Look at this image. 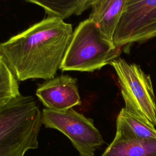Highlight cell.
<instances>
[{
    "instance_id": "5",
    "label": "cell",
    "mask_w": 156,
    "mask_h": 156,
    "mask_svg": "<svg viewBox=\"0 0 156 156\" xmlns=\"http://www.w3.org/2000/svg\"><path fill=\"white\" fill-rule=\"evenodd\" d=\"M41 121L46 127L56 129L66 136L80 156H94L104 143L93 119L73 108L63 111L43 108Z\"/></svg>"
},
{
    "instance_id": "9",
    "label": "cell",
    "mask_w": 156,
    "mask_h": 156,
    "mask_svg": "<svg viewBox=\"0 0 156 156\" xmlns=\"http://www.w3.org/2000/svg\"><path fill=\"white\" fill-rule=\"evenodd\" d=\"M115 137L156 139V129L152 124L131 115L122 108L117 116Z\"/></svg>"
},
{
    "instance_id": "6",
    "label": "cell",
    "mask_w": 156,
    "mask_h": 156,
    "mask_svg": "<svg viewBox=\"0 0 156 156\" xmlns=\"http://www.w3.org/2000/svg\"><path fill=\"white\" fill-rule=\"evenodd\" d=\"M156 37V0H126L113 43L118 47Z\"/></svg>"
},
{
    "instance_id": "11",
    "label": "cell",
    "mask_w": 156,
    "mask_h": 156,
    "mask_svg": "<svg viewBox=\"0 0 156 156\" xmlns=\"http://www.w3.org/2000/svg\"><path fill=\"white\" fill-rule=\"evenodd\" d=\"M94 0L73 1H37L26 0L42 7L48 17L58 18L62 20L71 15H80L84 11L91 7Z\"/></svg>"
},
{
    "instance_id": "8",
    "label": "cell",
    "mask_w": 156,
    "mask_h": 156,
    "mask_svg": "<svg viewBox=\"0 0 156 156\" xmlns=\"http://www.w3.org/2000/svg\"><path fill=\"white\" fill-rule=\"evenodd\" d=\"M126 0H94L89 19L93 21L102 34L113 41L117 25Z\"/></svg>"
},
{
    "instance_id": "3",
    "label": "cell",
    "mask_w": 156,
    "mask_h": 156,
    "mask_svg": "<svg viewBox=\"0 0 156 156\" xmlns=\"http://www.w3.org/2000/svg\"><path fill=\"white\" fill-rule=\"evenodd\" d=\"M121 53V48L116 46L88 18L73 31L60 69L62 71L93 72L110 64Z\"/></svg>"
},
{
    "instance_id": "12",
    "label": "cell",
    "mask_w": 156,
    "mask_h": 156,
    "mask_svg": "<svg viewBox=\"0 0 156 156\" xmlns=\"http://www.w3.org/2000/svg\"><path fill=\"white\" fill-rule=\"evenodd\" d=\"M21 95L17 79L0 53V104Z\"/></svg>"
},
{
    "instance_id": "2",
    "label": "cell",
    "mask_w": 156,
    "mask_h": 156,
    "mask_svg": "<svg viewBox=\"0 0 156 156\" xmlns=\"http://www.w3.org/2000/svg\"><path fill=\"white\" fill-rule=\"evenodd\" d=\"M41 112L31 96H19L0 107V156H24L38 147Z\"/></svg>"
},
{
    "instance_id": "7",
    "label": "cell",
    "mask_w": 156,
    "mask_h": 156,
    "mask_svg": "<svg viewBox=\"0 0 156 156\" xmlns=\"http://www.w3.org/2000/svg\"><path fill=\"white\" fill-rule=\"evenodd\" d=\"M35 94L48 109L63 111L81 104L77 79L62 74L39 84Z\"/></svg>"
},
{
    "instance_id": "1",
    "label": "cell",
    "mask_w": 156,
    "mask_h": 156,
    "mask_svg": "<svg viewBox=\"0 0 156 156\" xmlns=\"http://www.w3.org/2000/svg\"><path fill=\"white\" fill-rule=\"evenodd\" d=\"M73 34L63 20L47 17L0 43V53L18 81L55 77Z\"/></svg>"
},
{
    "instance_id": "10",
    "label": "cell",
    "mask_w": 156,
    "mask_h": 156,
    "mask_svg": "<svg viewBox=\"0 0 156 156\" xmlns=\"http://www.w3.org/2000/svg\"><path fill=\"white\" fill-rule=\"evenodd\" d=\"M101 156H156V139L115 137Z\"/></svg>"
},
{
    "instance_id": "4",
    "label": "cell",
    "mask_w": 156,
    "mask_h": 156,
    "mask_svg": "<svg viewBox=\"0 0 156 156\" xmlns=\"http://www.w3.org/2000/svg\"><path fill=\"white\" fill-rule=\"evenodd\" d=\"M114 68L124 101V109L156 127V97L151 78L140 65L120 57L110 64Z\"/></svg>"
},
{
    "instance_id": "13",
    "label": "cell",
    "mask_w": 156,
    "mask_h": 156,
    "mask_svg": "<svg viewBox=\"0 0 156 156\" xmlns=\"http://www.w3.org/2000/svg\"><path fill=\"white\" fill-rule=\"evenodd\" d=\"M8 102V101H7ZM6 102H4V103H2V104H0V107H1L2 105H4L5 103H6Z\"/></svg>"
}]
</instances>
